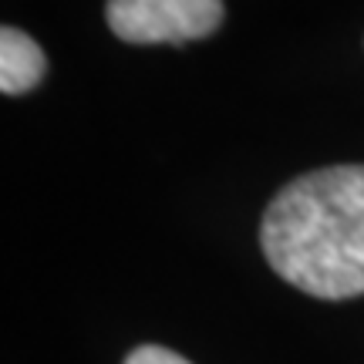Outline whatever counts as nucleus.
I'll list each match as a JSON object with an SVG mask.
<instances>
[{
  "label": "nucleus",
  "mask_w": 364,
  "mask_h": 364,
  "mask_svg": "<svg viewBox=\"0 0 364 364\" xmlns=\"http://www.w3.org/2000/svg\"><path fill=\"white\" fill-rule=\"evenodd\" d=\"M44 51L21 27L0 31V88L4 95H24L44 78Z\"/></svg>",
  "instance_id": "nucleus-3"
},
{
  "label": "nucleus",
  "mask_w": 364,
  "mask_h": 364,
  "mask_svg": "<svg viewBox=\"0 0 364 364\" xmlns=\"http://www.w3.org/2000/svg\"><path fill=\"white\" fill-rule=\"evenodd\" d=\"M125 364H189L182 354L169 351V348H159V344H142L125 358Z\"/></svg>",
  "instance_id": "nucleus-4"
},
{
  "label": "nucleus",
  "mask_w": 364,
  "mask_h": 364,
  "mask_svg": "<svg viewBox=\"0 0 364 364\" xmlns=\"http://www.w3.org/2000/svg\"><path fill=\"white\" fill-rule=\"evenodd\" d=\"M223 0H108L105 21L129 44H186L223 24Z\"/></svg>",
  "instance_id": "nucleus-2"
},
{
  "label": "nucleus",
  "mask_w": 364,
  "mask_h": 364,
  "mask_svg": "<svg viewBox=\"0 0 364 364\" xmlns=\"http://www.w3.org/2000/svg\"><path fill=\"white\" fill-rule=\"evenodd\" d=\"M277 277L321 300L364 294V166H331L287 182L260 226Z\"/></svg>",
  "instance_id": "nucleus-1"
}]
</instances>
